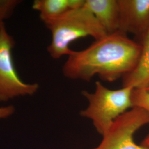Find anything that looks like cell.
Returning a JSON list of instances; mask_svg holds the SVG:
<instances>
[{
    "instance_id": "5",
    "label": "cell",
    "mask_w": 149,
    "mask_h": 149,
    "mask_svg": "<svg viewBox=\"0 0 149 149\" xmlns=\"http://www.w3.org/2000/svg\"><path fill=\"white\" fill-rule=\"evenodd\" d=\"M149 124V113L142 108L133 107L112 124L100 144L91 149H149L134 141L135 133Z\"/></svg>"
},
{
    "instance_id": "14",
    "label": "cell",
    "mask_w": 149,
    "mask_h": 149,
    "mask_svg": "<svg viewBox=\"0 0 149 149\" xmlns=\"http://www.w3.org/2000/svg\"><path fill=\"white\" fill-rule=\"evenodd\" d=\"M145 89H146V90L149 91V85L148 86H147L146 88H145Z\"/></svg>"
},
{
    "instance_id": "6",
    "label": "cell",
    "mask_w": 149,
    "mask_h": 149,
    "mask_svg": "<svg viewBox=\"0 0 149 149\" xmlns=\"http://www.w3.org/2000/svg\"><path fill=\"white\" fill-rule=\"evenodd\" d=\"M119 32L132 34L141 41L149 31V0H118Z\"/></svg>"
},
{
    "instance_id": "2",
    "label": "cell",
    "mask_w": 149,
    "mask_h": 149,
    "mask_svg": "<svg viewBox=\"0 0 149 149\" xmlns=\"http://www.w3.org/2000/svg\"><path fill=\"white\" fill-rule=\"evenodd\" d=\"M43 23L52 34L47 51L54 59L68 56L72 51L70 48V44L78 39L91 37L97 40L108 35L85 5Z\"/></svg>"
},
{
    "instance_id": "8",
    "label": "cell",
    "mask_w": 149,
    "mask_h": 149,
    "mask_svg": "<svg viewBox=\"0 0 149 149\" xmlns=\"http://www.w3.org/2000/svg\"><path fill=\"white\" fill-rule=\"evenodd\" d=\"M140 44L141 50L138 64L123 77V87L145 88L149 85V31Z\"/></svg>"
},
{
    "instance_id": "4",
    "label": "cell",
    "mask_w": 149,
    "mask_h": 149,
    "mask_svg": "<svg viewBox=\"0 0 149 149\" xmlns=\"http://www.w3.org/2000/svg\"><path fill=\"white\" fill-rule=\"evenodd\" d=\"M14 38L0 24V102L9 101L16 97L32 96L39 88L37 83L28 84L22 80L16 70L12 50Z\"/></svg>"
},
{
    "instance_id": "3",
    "label": "cell",
    "mask_w": 149,
    "mask_h": 149,
    "mask_svg": "<svg viewBox=\"0 0 149 149\" xmlns=\"http://www.w3.org/2000/svg\"><path fill=\"white\" fill-rule=\"evenodd\" d=\"M133 90L129 86L111 90L97 81L93 93L82 91V96L88 101V106L80 112V115L90 119L97 133L103 136L118 118L133 108Z\"/></svg>"
},
{
    "instance_id": "9",
    "label": "cell",
    "mask_w": 149,
    "mask_h": 149,
    "mask_svg": "<svg viewBox=\"0 0 149 149\" xmlns=\"http://www.w3.org/2000/svg\"><path fill=\"white\" fill-rule=\"evenodd\" d=\"M85 0H35L33 10L39 12L42 21L56 18L66 12L83 7Z\"/></svg>"
},
{
    "instance_id": "11",
    "label": "cell",
    "mask_w": 149,
    "mask_h": 149,
    "mask_svg": "<svg viewBox=\"0 0 149 149\" xmlns=\"http://www.w3.org/2000/svg\"><path fill=\"white\" fill-rule=\"evenodd\" d=\"M21 2L19 0H0V24L11 17L17 6Z\"/></svg>"
},
{
    "instance_id": "1",
    "label": "cell",
    "mask_w": 149,
    "mask_h": 149,
    "mask_svg": "<svg viewBox=\"0 0 149 149\" xmlns=\"http://www.w3.org/2000/svg\"><path fill=\"white\" fill-rule=\"evenodd\" d=\"M141 50L140 43L118 31L95 40L84 50H72L63 65V74L67 79L87 82L98 75L112 82L135 68Z\"/></svg>"
},
{
    "instance_id": "13",
    "label": "cell",
    "mask_w": 149,
    "mask_h": 149,
    "mask_svg": "<svg viewBox=\"0 0 149 149\" xmlns=\"http://www.w3.org/2000/svg\"><path fill=\"white\" fill-rule=\"evenodd\" d=\"M141 145H142L143 146H144L145 148L149 149V133L146 135V136L144 140H143Z\"/></svg>"
},
{
    "instance_id": "12",
    "label": "cell",
    "mask_w": 149,
    "mask_h": 149,
    "mask_svg": "<svg viewBox=\"0 0 149 149\" xmlns=\"http://www.w3.org/2000/svg\"><path fill=\"white\" fill-rule=\"evenodd\" d=\"M15 112V108L13 106L0 107V119L10 117Z\"/></svg>"
},
{
    "instance_id": "7",
    "label": "cell",
    "mask_w": 149,
    "mask_h": 149,
    "mask_svg": "<svg viewBox=\"0 0 149 149\" xmlns=\"http://www.w3.org/2000/svg\"><path fill=\"white\" fill-rule=\"evenodd\" d=\"M85 6L95 17L108 35L119 31L118 0H85Z\"/></svg>"
},
{
    "instance_id": "10",
    "label": "cell",
    "mask_w": 149,
    "mask_h": 149,
    "mask_svg": "<svg viewBox=\"0 0 149 149\" xmlns=\"http://www.w3.org/2000/svg\"><path fill=\"white\" fill-rule=\"evenodd\" d=\"M133 107L142 108L149 113V91L145 88H134L132 94Z\"/></svg>"
}]
</instances>
